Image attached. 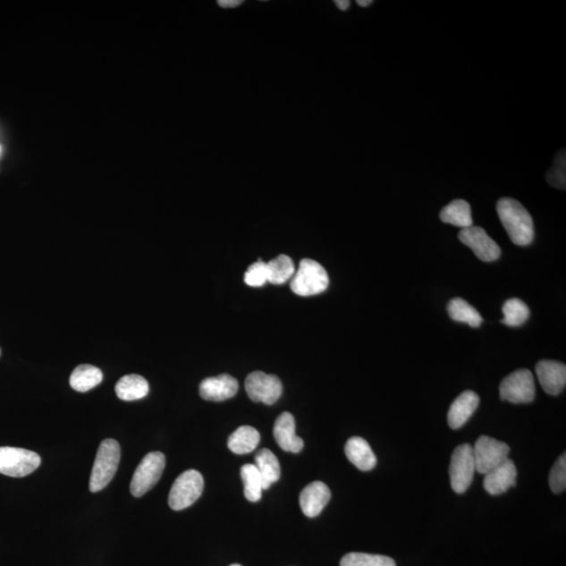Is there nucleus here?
I'll return each mask as SVG.
<instances>
[{
    "instance_id": "27",
    "label": "nucleus",
    "mask_w": 566,
    "mask_h": 566,
    "mask_svg": "<svg viewBox=\"0 0 566 566\" xmlns=\"http://www.w3.org/2000/svg\"><path fill=\"white\" fill-rule=\"evenodd\" d=\"M503 313L504 318L502 320V324L508 326H520L526 324L529 317V309L527 304L517 298L504 302Z\"/></svg>"
},
{
    "instance_id": "20",
    "label": "nucleus",
    "mask_w": 566,
    "mask_h": 566,
    "mask_svg": "<svg viewBox=\"0 0 566 566\" xmlns=\"http://www.w3.org/2000/svg\"><path fill=\"white\" fill-rule=\"evenodd\" d=\"M255 466H257L261 478H263V489L267 490L279 480L282 476L279 461L276 455L269 449H261L255 456Z\"/></svg>"
},
{
    "instance_id": "5",
    "label": "nucleus",
    "mask_w": 566,
    "mask_h": 566,
    "mask_svg": "<svg viewBox=\"0 0 566 566\" xmlns=\"http://www.w3.org/2000/svg\"><path fill=\"white\" fill-rule=\"evenodd\" d=\"M166 466L165 455L150 452L139 462L131 483V492L135 497H141L159 482Z\"/></svg>"
},
{
    "instance_id": "13",
    "label": "nucleus",
    "mask_w": 566,
    "mask_h": 566,
    "mask_svg": "<svg viewBox=\"0 0 566 566\" xmlns=\"http://www.w3.org/2000/svg\"><path fill=\"white\" fill-rule=\"evenodd\" d=\"M485 476V490L490 495H501L516 485L517 468L512 460L507 459Z\"/></svg>"
},
{
    "instance_id": "23",
    "label": "nucleus",
    "mask_w": 566,
    "mask_h": 566,
    "mask_svg": "<svg viewBox=\"0 0 566 566\" xmlns=\"http://www.w3.org/2000/svg\"><path fill=\"white\" fill-rule=\"evenodd\" d=\"M103 380L102 371L93 365H79L72 371L70 377V384L74 391L87 393L90 389L98 386Z\"/></svg>"
},
{
    "instance_id": "1",
    "label": "nucleus",
    "mask_w": 566,
    "mask_h": 566,
    "mask_svg": "<svg viewBox=\"0 0 566 566\" xmlns=\"http://www.w3.org/2000/svg\"><path fill=\"white\" fill-rule=\"evenodd\" d=\"M499 218L515 245L526 247L534 241L533 218L525 207L516 199L503 198L496 206Z\"/></svg>"
},
{
    "instance_id": "33",
    "label": "nucleus",
    "mask_w": 566,
    "mask_h": 566,
    "mask_svg": "<svg viewBox=\"0 0 566 566\" xmlns=\"http://www.w3.org/2000/svg\"><path fill=\"white\" fill-rule=\"evenodd\" d=\"M334 4L337 5V7L341 10V11H346L349 10L351 7V2L350 0H336V2H334Z\"/></svg>"
},
{
    "instance_id": "28",
    "label": "nucleus",
    "mask_w": 566,
    "mask_h": 566,
    "mask_svg": "<svg viewBox=\"0 0 566 566\" xmlns=\"http://www.w3.org/2000/svg\"><path fill=\"white\" fill-rule=\"evenodd\" d=\"M340 566H397L391 557L371 555L365 553H350L341 560Z\"/></svg>"
},
{
    "instance_id": "3",
    "label": "nucleus",
    "mask_w": 566,
    "mask_h": 566,
    "mask_svg": "<svg viewBox=\"0 0 566 566\" xmlns=\"http://www.w3.org/2000/svg\"><path fill=\"white\" fill-rule=\"evenodd\" d=\"M330 283L327 272L317 261L304 258L291 279V289L295 294L308 297L324 293Z\"/></svg>"
},
{
    "instance_id": "2",
    "label": "nucleus",
    "mask_w": 566,
    "mask_h": 566,
    "mask_svg": "<svg viewBox=\"0 0 566 566\" xmlns=\"http://www.w3.org/2000/svg\"><path fill=\"white\" fill-rule=\"evenodd\" d=\"M121 460V448L117 441L107 438L100 444L89 479L91 493L100 492L112 482Z\"/></svg>"
},
{
    "instance_id": "24",
    "label": "nucleus",
    "mask_w": 566,
    "mask_h": 566,
    "mask_svg": "<svg viewBox=\"0 0 566 566\" xmlns=\"http://www.w3.org/2000/svg\"><path fill=\"white\" fill-rule=\"evenodd\" d=\"M447 310L450 318L456 322H461V324H467L472 327H478L483 324L484 319L478 310L461 298H454L450 301Z\"/></svg>"
},
{
    "instance_id": "25",
    "label": "nucleus",
    "mask_w": 566,
    "mask_h": 566,
    "mask_svg": "<svg viewBox=\"0 0 566 566\" xmlns=\"http://www.w3.org/2000/svg\"><path fill=\"white\" fill-rule=\"evenodd\" d=\"M267 283L283 284L289 282L295 274L293 260L288 255H279L266 264Z\"/></svg>"
},
{
    "instance_id": "26",
    "label": "nucleus",
    "mask_w": 566,
    "mask_h": 566,
    "mask_svg": "<svg viewBox=\"0 0 566 566\" xmlns=\"http://www.w3.org/2000/svg\"><path fill=\"white\" fill-rule=\"evenodd\" d=\"M241 476L245 486V496L249 502L258 503L263 492V478L258 470L257 466L247 464L241 469Z\"/></svg>"
},
{
    "instance_id": "12",
    "label": "nucleus",
    "mask_w": 566,
    "mask_h": 566,
    "mask_svg": "<svg viewBox=\"0 0 566 566\" xmlns=\"http://www.w3.org/2000/svg\"><path fill=\"white\" fill-rule=\"evenodd\" d=\"M239 382L235 377L224 374L207 377L199 385V394L206 401H223L233 398L239 392Z\"/></svg>"
},
{
    "instance_id": "11",
    "label": "nucleus",
    "mask_w": 566,
    "mask_h": 566,
    "mask_svg": "<svg viewBox=\"0 0 566 566\" xmlns=\"http://www.w3.org/2000/svg\"><path fill=\"white\" fill-rule=\"evenodd\" d=\"M459 239L464 245L470 248L480 260L486 263H491L501 257V248L483 228L472 226L462 229Z\"/></svg>"
},
{
    "instance_id": "31",
    "label": "nucleus",
    "mask_w": 566,
    "mask_h": 566,
    "mask_svg": "<svg viewBox=\"0 0 566 566\" xmlns=\"http://www.w3.org/2000/svg\"><path fill=\"white\" fill-rule=\"evenodd\" d=\"M245 283L249 285V287H263V285L267 283L266 264L264 263V261L258 260L257 263L249 266L248 271L245 274Z\"/></svg>"
},
{
    "instance_id": "17",
    "label": "nucleus",
    "mask_w": 566,
    "mask_h": 566,
    "mask_svg": "<svg viewBox=\"0 0 566 566\" xmlns=\"http://www.w3.org/2000/svg\"><path fill=\"white\" fill-rule=\"evenodd\" d=\"M479 405L478 395L471 391L462 393L450 406L448 424L452 429H460L470 418Z\"/></svg>"
},
{
    "instance_id": "6",
    "label": "nucleus",
    "mask_w": 566,
    "mask_h": 566,
    "mask_svg": "<svg viewBox=\"0 0 566 566\" xmlns=\"http://www.w3.org/2000/svg\"><path fill=\"white\" fill-rule=\"evenodd\" d=\"M476 471L473 446L470 444H462V445L456 447L449 468L453 491L458 494L465 493L471 486Z\"/></svg>"
},
{
    "instance_id": "16",
    "label": "nucleus",
    "mask_w": 566,
    "mask_h": 566,
    "mask_svg": "<svg viewBox=\"0 0 566 566\" xmlns=\"http://www.w3.org/2000/svg\"><path fill=\"white\" fill-rule=\"evenodd\" d=\"M331 490L325 484L314 482L308 485L300 497L302 512L309 519H314L326 507L328 502L331 501Z\"/></svg>"
},
{
    "instance_id": "4",
    "label": "nucleus",
    "mask_w": 566,
    "mask_h": 566,
    "mask_svg": "<svg viewBox=\"0 0 566 566\" xmlns=\"http://www.w3.org/2000/svg\"><path fill=\"white\" fill-rule=\"evenodd\" d=\"M204 478L197 470H187L176 478L169 493V507L182 511L192 506L202 495Z\"/></svg>"
},
{
    "instance_id": "21",
    "label": "nucleus",
    "mask_w": 566,
    "mask_h": 566,
    "mask_svg": "<svg viewBox=\"0 0 566 566\" xmlns=\"http://www.w3.org/2000/svg\"><path fill=\"white\" fill-rule=\"evenodd\" d=\"M443 223L453 224V226L466 229L473 226L471 207L464 199H455L440 213Z\"/></svg>"
},
{
    "instance_id": "18",
    "label": "nucleus",
    "mask_w": 566,
    "mask_h": 566,
    "mask_svg": "<svg viewBox=\"0 0 566 566\" xmlns=\"http://www.w3.org/2000/svg\"><path fill=\"white\" fill-rule=\"evenodd\" d=\"M345 454L352 465L359 470L370 471L376 465V458L369 444L362 437L350 438L345 445Z\"/></svg>"
},
{
    "instance_id": "9",
    "label": "nucleus",
    "mask_w": 566,
    "mask_h": 566,
    "mask_svg": "<svg viewBox=\"0 0 566 566\" xmlns=\"http://www.w3.org/2000/svg\"><path fill=\"white\" fill-rule=\"evenodd\" d=\"M477 471L486 474L509 459L510 447L506 443L483 435L473 447Z\"/></svg>"
},
{
    "instance_id": "29",
    "label": "nucleus",
    "mask_w": 566,
    "mask_h": 566,
    "mask_svg": "<svg viewBox=\"0 0 566 566\" xmlns=\"http://www.w3.org/2000/svg\"><path fill=\"white\" fill-rule=\"evenodd\" d=\"M566 156L565 149L559 152L556 156L555 162L546 174V181L553 187L562 189L565 190L566 184Z\"/></svg>"
},
{
    "instance_id": "30",
    "label": "nucleus",
    "mask_w": 566,
    "mask_h": 566,
    "mask_svg": "<svg viewBox=\"0 0 566 566\" xmlns=\"http://www.w3.org/2000/svg\"><path fill=\"white\" fill-rule=\"evenodd\" d=\"M550 488L553 493L559 494L566 489V454L563 453L555 465L553 466L550 473Z\"/></svg>"
},
{
    "instance_id": "32",
    "label": "nucleus",
    "mask_w": 566,
    "mask_h": 566,
    "mask_svg": "<svg viewBox=\"0 0 566 566\" xmlns=\"http://www.w3.org/2000/svg\"><path fill=\"white\" fill-rule=\"evenodd\" d=\"M242 0H218L217 4L219 7L224 9H232L239 7L242 4Z\"/></svg>"
},
{
    "instance_id": "22",
    "label": "nucleus",
    "mask_w": 566,
    "mask_h": 566,
    "mask_svg": "<svg viewBox=\"0 0 566 566\" xmlns=\"http://www.w3.org/2000/svg\"><path fill=\"white\" fill-rule=\"evenodd\" d=\"M260 441L259 432L251 426L237 428L228 440V447L235 454H247L258 448Z\"/></svg>"
},
{
    "instance_id": "15",
    "label": "nucleus",
    "mask_w": 566,
    "mask_h": 566,
    "mask_svg": "<svg viewBox=\"0 0 566 566\" xmlns=\"http://www.w3.org/2000/svg\"><path fill=\"white\" fill-rule=\"evenodd\" d=\"M295 427V418L290 412L282 413L274 424V437L284 452L298 453L303 449L304 443L296 435Z\"/></svg>"
},
{
    "instance_id": "34",
    "label": "nucleus",
    "mask_w": 566,
    "mask_h": 566,
    "mask_svg": "<svg viewBox=\"0 0 566 566\" xmlns=\"http://www.w3.org/2000/svg\"><path fill=\"white\" fill-rule=\"evenodd\" d=\"M371 4H373L371 0H358L357 2V4L359 5V7H362V8H367L369 7Z\"/></svg>"
},
{
    "instance_id": "10",
    "label": "nucleus",
    "mask_w": 566,
    "mask_h": 566,
    "mask_svg": "<svg viewBox=\"0 0 566 566\" xmlns=\"http://www.w3.org/2000/svg\"><path fill=\"white\" fill-rule=\"evenodd\" d=\"M249 398L257 403L275 404L282 397L283 384L279 377L266 375L263 371H254L247 376L245 383Z\"/></svg>"
},
{
    "instance_id": "35",
    "label": "nucleus",
    "mask_w": 566,
    "mask_h": 566,
    "mask_svg": "<svg viewBox=\"0 0 566 566\" xmlns=\"http://www.w3.org/2000/svg\"><path fill=\"white\" fill-rule=\"evenodd\" d=\"M230 566H241V564H232V565H230Z\"/></svg>"
},
{
    "instance_id": "7",
    "label": "nucleus",
    "mask_w": 566,
    "mask_h": 566,
    "mask_svg": "<svg viewBox=\"0 0 566 566\" xmlns=\"http://www.w3.org/2000/svg\"><path fill=\"white\" fill-rule=\"evenodd\" d=\"M41 464L40 456L30 450L0 447V473L10 477H24Z\"/></svg>"
},
{
    "instance_id": "8",
    "label": "nucleus",
    "mask_w": 566,
    "mask_h": 566,
    "mask_svg": "<svg viewBox=\"0 0 566 566\" xmlns=\"http://www.w3.org/2000/svg\"><path fill=\"white\" fill-rule=\"evenodd\" d=\"M501 399L513 404H528L536 395L534 376L528 369H520L504 377L499 387Z\"/></svg>"
},
{
    "instance_id": "19",
    "label": "nucleus",
    "mask_w": 566,
    "mask_h": 566,
    "mask_svg": "<svg viewBox=\"0 0 566 566\" xmlns=\"http://www.w3.org/2000/svg\"><path fill=\"white\" fill-rule=\"evenodd\" d=\"M149 393L148 382L139 375L122 376L115 385V393L122 401H131L141 400Z\"/></svg>"
},
{
    "instance_id": "36",
    "label": "nucleus",
    "mask_w": 566,
    "mask_h": 566,
    "mask_svg": "<svg viewBox=\"0 0 566 566\" xmlns=\"http://www.w3.org/2000/svg\"><path fill=\"white\" fill-rule=\"evenodd\" d=\"M0 354H2V351H0Z\"/></svg>"
},
{
    "instance_id": "14",
    "label": "nucleus",
    "mask_w": 566,
    "mask_h": 566,
    "mask_svg": "<svg viewBox=\"0 0 566 566\" xmlns=\"http://www.w3.org/2000/svg\"><path fill=\"white\" fill-rule=\"evenodd\" d=\"M536 373L541 387L546 393L557 395L566 384L565 364L552 360H543L536 365Z\"/></svg>"
}]
</instances>
